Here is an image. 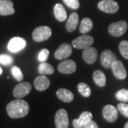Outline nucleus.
<instances>
[{"label": "nucleus", "mask_w": 128, "mask_h": 128, "mask_svg": "<svg viewBox=\"0 0 128 128\" xmlns=\"http://www.w3.org/2000/svg\"><path fill=\"white\" fill-rule=\"evenodd\" d=\"M6 112L9 117L13 119L24 118L29 112V105L26 101L18 98L11 101L7 105Z\"/></svg>", "instance_id": "obj_1"}, {"label": "nucleus", "mask_w": 128, "mask_h": 128, "mask_svg": "<svg viewBox=\"0 0 128 128\" xmlns=\"http://www.w3.org/2000/svg\"><path fill=\"white\" fill-rule=\"evenodd\" d=\"M52 34L50 27L47 26H41L36 27L32 33V38L36 42H42L48 40Z\"/></svg>", "instance_id": "obj_2"}, {"label": "nucleus", "mask_w": 128, "mask_h": 128, "mask_svg": "<svg viewBox=\"0 0 128 128\" xmlns=\"http://www.w3.org/2000/svg\"><path fill=\"white\" fill-rule=\"evenodd\" d=\"M128 29V23L124 21H120L110 24L108 27V32L110 35L114 37L122 36Z\"/></svg>", "instance_id": "obj_3"}, {"label": "nucleus", "mask_w": 128, "mask_h": 128, "mask_svg": "<svg viewBox=\"0 0 128 128\" xmlns=\"http://www.w3.org/2000/svg\"><path fill=\"white\" fill-rule=\"evenodd\" d=\"M98 9L108 14H114L119 10V5L113 0H102L98 4Z\"/></svg>", "instance_id": "obj_4"}, {"label": "nucleus", "mask_w": 128, "mask_h": 128, "mask_svg": "<svg viewBox=\"0 0 128 128\" xmlns=\"http://www.w3.org/2000/svg\"><path fill=\"white\" fill-rule=\"evenodd\" d=\"M93 38L89 35H82L75 38L72 41V45L74 48L78 49H85L90 47L93 44Z\"/></svg>", "instance_id": "obj_5"}, {"label": "nucleus", "mask_w": 128, "mask_h": 128, "mask_svg": "<svg viewBox=\"0 0 128 128\" xmlns=\"http://www.w3.org/2000/svg\"><path fill=\"white\" fill-rule=\"evenodd\" d=\"M69 124L68 115L65 109H59L55 115V125L56 128H68Z\"/></svg>", "instance_id": "obj_6"}, {"label": "nucleus", "mask_w": 128, "mask_h": 128, "mask_svg": "<svg viewBox=\"0 0 128 128\" xmlns=\"http://www.w3.org/2000/svg\"><path fill=\"white\" fill-rule=\"evenodd\" d=\"M111 69L114 77L119 80H124L127 78V71L122 61L116 60L111 65Z\"/></svg>", "instance_id": "obj_7"}, {"label": "nucleus", "mask_w": 128, "mask_h": 128, "mask_svg": "<svg viewBox=\"0 0 128 128\" xmlns=\"http://www.w3.org/2000/svg\"><path fill=\"white\" fill-rule=\"evenodd\" d=\"M32 85L28 82H23L16 86L13 90V95L16 98H22L32 90Z\"/></svg>", "instance_id": "obj_8"}, {"label": "nucleus", "mask_w": 128, "mask_h": 128, "mask_svg": "<svg viewBox=\"0 0 128 128\" xmlns=\"http://www.w3.org/2000/svg\"><path fill=\"white\" fill-rule=\"evenodd\" d=\"M104 119L109 122H114L118 118V110L113 105H107L102 109Z\"/></svg>", "instance_id": "obj_9"}, {"label": "nucleus", "mask_w": 128, "mask_h": 128, "mask_svg": "<svg viewBox=\"0 0 128 128\" xmlns=\"http://www.w3.org/2000/svg\"><path fill=\"white\" fill-rule=\"evenodd\" d=\"M26 44V41L24 38L21 37H14L8 44V49L12 53H16L24 48Z\"/></svg>", "instance_id": "obj_10"}, {"label": "nucleus", "mask_w": 128, "mask_h": 128, "mask_svg": "<svg viewBox=\"0 0 128 128\" xmlns=\"http://www.w3.org/2000/svg\"><path fill=\"white\" fill-rule=\"evenodd\" d=\"M76 64L73 60H65L59 64L58 69L60 73L64 74L73 73L76 70Z\"/></svg>", "instance_id": "obj_11"}, {"label": "nucleus", "mask_w": 128, "mask_h": 128, "mask_svg": "<svg viewBox=\"0 0 128 128\" xmlns=\"http://www.w3.org/2000/svg\"><path fill=\"white\" fill-rule=\"evenodd\" d=\"M117 60V56L110 50H104L100 56V62L105 68H111V65Z\"/></svg>", "instance_id": "obj_12"}, {"label": "nucleus", "mask_w": 128, "mask_h": 128, "mask_svg": "<svg viewBox=\"0 0 128 128\" xmlns=\"http://www.w3.org/2000/svg\"><path fill=\"white\" fill-rule=\"evenodd\" d=\"M72 54V47L68 44H63L55 52L54 56L56 59L64 60L68 58Z\"/></svg>", "instance_id": "obj_13"}, {"label": "nucleus", "mask_w": 128, "mask_h": 128, "mask_svg": "<svg viewBox=\"0 0 128 128\" xmlns=\"http://www.w3.org/2000/svg\"><path fill=\"white\" fill-rule=\"evenodd\" d=\"M15 13L14 3L11 0H0V15L8 16Z\"/></svg>", "instance_id": "obj_14"}, {"label": "nucleus", "mask_w": 128, "mask_h": 128, "mask_svg": "<svg viewBox=\"0 0 128 128\" xmlns=\"http://www.w3.org/2000/svg\"><path fill=\"white\" fill-rule=\"evenodd\" d=\"M83 60L88 64H94L98 58V51L95 48L88 47L83 49L82 52Z\"/></svg>", "instance_id": "obj_15"}, {"label": "nucleus", "mask_w": 128, "mask_h": 128, "mask_svg": "<svg viewBox=\"0 0 128 128\" xmlns=\"http://www.w3.org/2000/svg\"><path fill=\"white\" fill-rule=\"evenodd\" d=\"M92 118V114L90 112H83L80 115L79 118L73 120V125L75 128H82L85 124L90 121Z\"/></svg>", "instance_id": "obj_16"}, {"label": "nucleus", "mask_w": 128, "mask_h": 128, "mask_svg": "<svg viewBox=\"0 0 128 128\" xmlns=\"http://www.w3.org/2000/svg\"><path fill=\"white\" fill-rule=\"evenodd\" d=\"M50 80L45 76H38L34 80V87L37 90L44 91L48 89L50 86Z\"/></svg>", "instance_id": "obj_17"}, {"label": "nucleus", "mask_w": 128, "mask_h": 128, "mask_svg": "<svg viewBox=\"0 0 128 128\" xmlns=\"http://www.w3.org/2000/svg\"><path fill=\"white\" fill-rule=\"evenodd\" d=\"M79 22V16L76 12L71 13L69 16L67 23L66 24V30L68 32H73L76 29Z\"/></svg>", "instance_id": "obj_18"}, {"label": "nucleus", "mask_w": 128, "mask_h": 128, "mask_svg": "<svg viewBox=\"0 0 128 128\" xmlns=\"http://www.w3.org/2000/svg\"><path fill=\"white\" fill-rule=\"evenodd\" d=\"M56 96L59 100L64 101L65 102H70L74 98L73 92L66 88H60L56 92Z\"/></svg>", "instance_id": "obj_19"}, {"label": "nucleus", "mask_w": 128, "mask_h": 128, "mask_svg": "<svg viewBox=\"0 0 128 128\" xmlns=\"http://www.w3.org/2000/svg\"><path fill=\"white\" fill-rule=\"evenodd\" d=\"M54 13L56 18L59 22H64L67 18V13L64 7L60 4H56L54 8Z\"/></svg>", "instance_id": "obj_20"}, {"label": "nucleus", "mask_w": 128, "mask_h": 128, "mask_svg": "<svg viewBox=\"0 0 128 128\" xmlns=\"http://www.w3.org/2000/svg\"><path fill=\"white\" fill-rule=\"evenodd\" d=\"M92 78L96 85L99 87H105L106 85V77L105 73L100 70H96L92 74Z\"/></svg>", "instance_id": "obj_21"}, {"label": "nucleus", "mask_w": 128, "mask_h": 128, "mask_svg": "<svg viewBox=\"0 0 128 128\" xmlns=\"http://www.w3.org/2000/svg\"><path fill=\"white\" fill-rule=\"evenodd\" d=\"M93 26V24L90 18H82V20L80 22V32L85 34L86 33H88L89 32L91 31Z\"/></svg>", "instance_id": "obj_22"}, {"label": "nucleus", "mask_w": 128, "mask_h": 128, "mask_svg": "<svg viewBox=\"0 0 128 128\" xmlns=\"http://www.w3.org/2000/svg\"><path fill=\"white\" fill-rule=\"evenodd\" d=\"M38 73L41 75L46 76V75H50L54 73V67L49 64H47L46 62H42L38 68Z\"/></svg>", "instance_id": "obj_23"}, {"label": "nucleus", "mask_w": 128, "mask_h": 128, "mask_svg": "<svg viewBox=\"0 0 128 128\" xmlns=\"http://www.w3.org/2000/svg\"><path fill=\"white\" fill-rule=\"evenodd\" d=\"M78 90L79 92L82 96L88 98L91 95V89L89 87V86L85 82H80L78 85Z\"/></svg>", "instance_id": "obj_24"}, {"label": "nucleus", "mask_w": 128, "mask_h": 128, "mask_svg": "<svg viewBox=\"0 0 128 128\" xmlns=\"http://www.w3.org/2000/svg\"><path fill=\"white\" fill-rule=\"evenodd\" d=\"M115 98L122 102H128V89H121L115 93Z\"/></svg>", "instance_id": "obj_25"}, {"label": "nucleus", "mask_w": 128, "mask_h": 128, "mask_svg": "<svg viewBox=\"0 0 128 128\" xmlns=\"http://www.w3.org/2000/svg\"><path fill=\"white\" fill-rule=\"evenodd\" d=\"M119 50L121 55L124 58L128 59V41H122L119 44Z\"/></svg>", "instance_id": "obj_26"}, {"label": "nucleus", "mask_w": 128, "mask_h": 128, "mask_svg": "<svg viewBox=\"0 0 128 128\" xmlns=\"http://www.w3.org/2000/svg\"><path fill=\"white\" fill-rule=\"evenodd\" d=\"M12 73L14 78L18 81H22L24 79V75L22 70L18 66H13L12 68Z\"/></svg>", "instance_id": "obj_27"}, {"label": "nucleus", "mask_w": 128, "mask_h": 128, "mask_svg": "<svg viewBox=\"0 0 128 128\" xmlns=\"http://www.w3.org/2000/svg\"><path fill=\"white\" fill-rule=\"evenodd\" d=\"M117 109L123 116L128 118V105L124 102L119 103L117 106Z\"/></svg>", "instance_id": "obj_28"}, {"label": "nucleus", "mask_w": 128, "mask_h": 128, "mask_svg": "<svg viewBox=\"0 0 128 128\" xmlns=\"http://www.w3.org/2000/svg\"><path fill=\"white\" fill-rule=\"evenodd\" d=\"M13 63V58L12 56L6 54H1L0 55V64L8 66Z\"/></svg>", "instance_id": "obj_29"}, {"label": "nucleus", "mask_w": 128, "mask_h": 128, "mask_svg": "<svg viewBox=\"0 0 128 128\" xmlns=\"http://www.w3.org/2000/svg\"><path fill=\"white\" fill-rule=\"evenodd\" d=\"M64 2L70 9H77L80 6L79 0H63Z\"/></svg>", "instance_id": "obj_30"}, {"label": "nucleus", "mask_w": 128, "mask_h": 128, "mask_svg": "<svg viewBox=\"0 0 128 128\" xmlns=\"http://www.w3.org/2000/svg\"><path fill=\"white\" fill-rule=\"evenodd\" d=\"M49 56V50L46 48H44L39 52V54L38 56V59L41 62H45L48 59V57Z\"/></svg>", "instance_id": "obj_31"}, {"label": "nucleus", "mask_w": 128, "mask_h": 128, "mask_svg": "<svg viewBox=\"0 0 128 128\" xmlns=\"http://www.w3.org/2000/svg\"><path fill=\"white\" fill-rule=\"evenodd\" d=\"M82 128H98V126L95 121L90 120L88 123H86Z\"/></svg>", "instance_id": "obj_32"}, {"label": "nucleus", "mask_w": 128, "mask_h": 128, "mask_svg": "<svg viewBox=\"0 0 128 128\" xmlns=\"http://www.w3.org/2000/svg\"><path fill=\"white\" fill-rule=\"evenodd\" d=\"M124 128H128V122H127L126 124H124Z\"/></svg>", "instance_id": "obj_33"}, {"label": "nucleus", "mask_w": 128, "mask_h": 128, "mask_svg": "<svg viewBox=\"0 0 128 128\" xmlns=\"http://www.w3.org/2000/svg\"><path fill=\"white\" fill-rule=\"evenodd\" d=\"M2 73V68L0 67V75H1Z\"/></svg>", "instance_id": "obj_34"}]
</instances>
